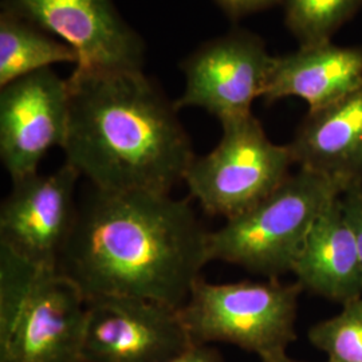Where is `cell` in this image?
<instances>
[{
	"instance_id": "cell-7",
	"label": "cell",
	"mask_w": 362,
	"mask_h": 362,
	"mask_svg": "<svg viewBox=\"0 0 362 362\" xmlns=\"http://www.w3.org/2000/svg\"><path fill=\"white\" fill-rule=\"evenodd\" d=\"M7 10L67 43L74 74L143 70L145 43L113 0H3Z\"/></svg>"
},
{
	"instance_id": "cell-9",
	"label": "cell",
	"mask_w": 362,
	"mask_h": 362,
	"mask_svg": "<svg viewBox=\"0 0 362 362\" xmlns=\"http://www.w3.org/2000/svg\"><path fill=\"white\" fill-rule=\"evenodd\" d=\"M79 173L65 163L52 173L13 181L0 207V245L42 269H57L77 216Z\"/></svg>"
},
{
	"instance_id": "cell-11",
	"label": "cell",
	"mask_w": 362,
	"mask_h": 362,
	"mask_svg": "<svg viewBox=\"0 0 362 362\" xmlns=\"http://www.w3.org/2000/svg\"><path fill=\"white\" fill-rule=\"evenodd\" d=\"M88 300L58 269H42L13 329L0 339V362H81Z\"/></svg>"
},
{
	"instance_id": "cell-20",
	"label": "cell",
	"mask_w": 362,
	"mask_h": 362,
	"mask_svg": "<svg viewBox=\"0 0 362 362\" xmlns=\"http://www.w3.org/2000/svg\"><path fill=\"white\" fill-rule=\"evenodd\" d=\"M230 19H240L251 13L266 11L276 6H284L285 0H214Z\"/></svg>"
},
{
	"instance_id": "cell-8",
	"label": "cell",
	"mask_w": 362,
	"mask_h": 362,
	"mask_svg": "<svg viewBox=\"0 0 362 362\" xmlns=\"http://www.w3.org/2000/svg\"><path fill=\"white\" fill-rule=\"evenodd\" d=\"M274 55L266 42L247 30L208 40L181 64L185 86L176 107H199L220 124L252 115L263 98Z\"/></svg>"
},
{
	"instance_id": "cell-21",
	"label": "cell",
	"mask_w": 362,
	"mask_h": 362,
	"mask_svg": "<svg viewBox=\"0 0 362 362\" xmlns=\"http://www.w3.org/2000/svg\"><path fill=\"white\" fill-rule=\"evenodd\" d=\"M168 362H224L220 351L209 345H194L179 357Z\"/></svg>"
},
{
	"instance_id": "cell-16",
	"label": "cell",
	"mask_w": 362,
	"mask_h": 362,
	"mask_svg": "<svg viewBox=\"0 0 362 362\" xmlns=\"http://www.w3.org/2000/svg\"><path fill=\"white\" fill-rule=\"evenodd\" d=\"M362 7V0H285V25L299 45L332 40Z\"/></svg>"
},
{
	"instance_id": "cell-22",
	"label": "cell",
	"mask_w": 362,
	"mask_h": 362,
	"mask_svg": "<svg viewBox=\"0 0 362 362\" xmlns=\"http://www.w3.org/2000/svg\"><path fill=\"white\" fill-rule=\"evenodd\" d=\"M262 362H300L296 361L293 358H290L286 351L284 353H276V354H272V356H267L264 358H262Z\"/></svg>"
},
{
	"instance_id": "cell-14",
	"label": "cell",
	"mask_w": 362,
	"mask_h": 362,
	"mask_svg": "<svg viewBox=\"0 0 362 362\" xmlns=\"http://www.w3.org/2000/svg\"><path fill=\"white\" fill-rule=\"evenodd\" d=\"M305 291L345 305L362 297V264L341 197L317 218L293 267Z\"/></svg>"
},
{
	"instance_id": "cell-13",
	"label": "cell",
	"mask_w": 362,
	"mask_h": 362,
	"mask_svg": "<svg viewBox=\"0 0 362 362\" xmlns=\"http://www.w3.org/2000/svg\"><path fill=\"white\" fill-rule=\"evenodd\" d=\"M287 145L299 168L348 184L362 181V86L309 110Z\"/></svg>"
},
{
	"instance_id": "cell-12",
	"label": "cell",
	"mask_w": 362,
	"mask_h": 362,
	"mask_svg": "<svg viewBox=\"0 0 362 362\" xmlns=\"http://www.w3.org/2000/svg\"><path fill=\"white\" fill-rule=\"evenodd\" d=\"M362 86V46H337L332 40L299 45L275 57L263 100L274 104L297 97L309 110L345 98Z\"/></svg>"
},
{
	"instance_id": "cell-18",
	"label": "cell",
	"mask_w": 362,
	"mask_h": 362,
	"mask_svg": "<svg viewBox=\"0 0 362 362\" xmlns=\"http://www.w3.org/2000/svg\"><path fill=\"white\" fill-rule=\"evenodd\" d=\"M42 267L0 245V339L13 329Z\"/></svg>"
},
{
	"instance_id": "cell-19",
	"label": "cell",
	"mask_w": 362,
	"mask_h": 362,
	"mask_svg": "<svg viewBox=\"0 0 362 362\" xmlns=\"http://www.w3.org/2000/svg\"><path fill=\"white\" fill-rule=\"evenodd\" d=\"M341 203L350 228L354 233L362 264V181L351 184L341 194Z\"/></svg>"
},
{
	"instance_id": "cell-6",
	"label": "cell",
	"mask_w": 362,
	"mask_h": 362,
	"mask_svg": "<svg viewBox=\"0 0 362 362\" xmlns=\"http://www.w3.org/2000/svg\"><path fill=\"white\" fill-rule=\"evenodd\" d=\"M194 345L180 308L122 296L88 299L81 362H168Z\"/></svg>"
},
{
	"instance_id": "cell-5",
	"label": "cell",
	"mask_w": 362,
	"mask_h": 362,
	"mask_svg": "<svg viewBox=\"0 0 362 362\" xmlns=\"http://www.w3.org/2000/svg\"><path fill=\"white\" fill-rule=\"evenodd\" d=\"M219 144L194 156L184 181L212 216L233 219L257 206L290 176L288 145L272 143L254 115L221 124Z\"/></svg>"
},
{
	"instance_id": "cell-17",
	"label": "cell",
	"mask_w": 362,
	"mask_h": 362,
	"mask_svg": "<svg viewBox=\"0 0 362 362\" xmlns=\"http://www.w3.org/2000/svg\"><path fill=\"white\" fill-rule=\"evenodd\" d=\"M309 341L327 362H362V297L342 305L334 317L311 326Z\"/></svg>"
},
{
	"instance_id": "cell-1",
	"label": "cell",
	"mask_w": 362,
	"mask_h": 362,
	"mask_svg": "<svg viewBox=\"0 0 362 362\" xmlns=\"http://www.w3.org/2000/svg\"><path fill=\"white\" fill-rule=\"evenodd\" d=\"M208 233L189 199L91 187L57 269L86 300L122 296L181 308L209 263Z\"/></svg>"
},
{
	"instance_id": "cell-15",
	"label": "cell",
	"mask_w": 362,
	"mask_h": 362,
	"mask_svg": "<svg viewBox=\"0 0 362 362\" xmlns=\"http://www.w3.org/2000/svg\"><path fill=\"white\" fill-rule=\"evenodd\" d=\"M77 62V54L64 40L15 13L0 11V88L57 64Z\"/></svg>"
},
{
	"instance_id": "cell-3",
	"label": "cell",
	"mask_w": 362,
	"mask_h": 362,
	"mask_svg": "<svg viewBox=\"0 0 362 362\" xmlns=\"http://www.w3.org/2000/svg\"><path fill=\"white\" fill-rule=\"evenodd\" d=\"M351 184L299 168L272 194L208 233V259L278 279L294 263L317 218Z\"/></svg>"
},
{
	"instance_id": "cell-10",
	"label": "cell",
	"mask_w": 362,
	"mask_h": 362,
	"mask_svg": "<svg viewBox=\"0 0 362 362\" xmlns=\"http://www.w3.org/2000/svg\"><path fill=\"white\" fill-rule=\"evenodd\" d=\"M0 89V158L15 181L37 173L52 148L64 149L70 88L67 79L45 69Z\"/></svg>"
},
{
	"instance_id": "cell-4",
	"label": "cell",
	"mask_w": 362,
	"mask_h": 362,
	"mask_svg": "<svg viewBox=\"0 0 362 362\" xmlns=\"http://www.w3.org/2000/svg\"><path fill=\"white\" fill-rule=\"evenodd\" d=\"M302 287L242 281L209 284L200 278L180 308V315L194 345L233 344L257 353L260 360L284 353L296 341L298 298Z\"/></svg>"
},
{
	"instance_id": "cell-2",
	"label": "cell",
	"mask_w": 362,
	"mask_h": 362,
	"mask_svg": "<svg viewBox=\"0 0 362 362\" xmlns=\"http://www.w3.org/2000/svg\"><path fill=\"white\" fill-rule=\"evenodd\" d=\"M64 152L93 188L170 194L194 161L179 109L143 70L71 74Z\"/></svg>"
}]
</instances>
